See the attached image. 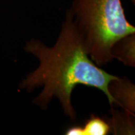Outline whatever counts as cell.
Returning <instances> with one entry per match:
<instances>
[{
    "label": "cell",
    "instance_id": "obj_1",
    "mask_svg": "<svg viewBox=\"0 0 135 135\" xmlns=\"http://www.w3.org/2000/svg\"><path fill=\"white\" fill-rule=\"evenodd\" d=\"M24 49L38 59L39 65L29 73L19 87L28 92L42 87L41 92L32 101L42 110L47 109L52 99L56 98L65 114L74 119L76 113L71 94L77 85L98 89L104 93L110 106L113 105L108 85L117 77L101 69L91 59L82 35L68 12L53 47L31 39Z\"/></svg>",
    "mask_w": 135,
    "mask_h": 135
},
{
    "label": "cell",
    "instance_id": "obj_2",
    "mask_svg": "<svg viewBox=\"0 0 135 135\" xmlns=\"http://www.w3.org/2000/svg\"><path fill=\"white\" fill-rule=\"evenodd\" d=\"M67 12L82 35L89 57L98 66L113 59L111 47L117 40L135 33L121 0H73Z\"/></svg>",
    "mask_w": 135,
    "mask_h": 135
},
{
    "label": "cell",
    "instance_id": "obj_3",
    "mask_svg": "<svg viewBox=\"0 0 135 135\" xmlns=\"http://www.w3.org/2000/svg\"><path fill=\"white\" fill-rule=\"evenodd\" d=\"M108 90L114 104L122 107L124 112L134 116L135 89L134 85L127 79L116 77L108 85Z\"/></svg>",
    "mask_w": 135,
    "mask_h": 135
},
{
    "label": "cell",
    "instance_id": "obj_4",
    "mask_svg": "<svg viewBox=\"0 0 135 135\" xmlns=\"http://www.w3.org/2000/svg\"><path fill=\"white\" fill-rule=\"evenodd\" d=\"M134 34L126 35L117 40L111 47L110 53L113 59H116L126 66L135 65Z\"/></svg>",
    "mask_w": 135,
    "mask_h": 135
},
{
    "label": "cell",
    "instance_id": "obj_5",
    "mask_svg": "<svg viewBox=\"0 0 135 135\" xmlns=\"http://www.w3.org/2000/svg\"><path fill=\"white\" fill-rule=\"evenodd\" d=\"M134 116L125 113H119L113 110L112 117L107 121L110 131L115 134H134V124L132 118Z\"/></svg>",
    "mask_w": 135,
    "mask_h": 135
},
{
    "label": "cell",
    "instance_id": "obj_6",
    "mask_svg": "<svg viewBox=\"0 0 135 135\" xmlns=\"http://www.w3.org/2000/svg\"><path fill=\"white\" fill-rule=\"evenodd\" d=\"M82 127L83 135H107L110 132L107 121L93 114Z\"/></svg>",
    "mask_w": 135,
    "mask_h": 135
},
{
    "label": "cell",
    "instance_id": "obj_7",
    "mask_svg": "<svg viewBox=\"0 0 135 135\" xmlns=\"http://www.w3.org/2000/svg\"><path fill=\"white\" fill-rule=\"evenodd\" d=\"M65 134L67 135H83V127L80 126H71L65 131Z\"/></svg>",
    "mask_w": 135,
    "mask_h": 135
},
{
    "label": "cell",
    "instance_id": "obj_8",
    "mask_svg": "<svg viewBox=\"0 0 135 135\" xmlns=\"http://www.w3.org/2000/svg\"><path fill=\"white\" fill-rule=\"evenodd\" d=\"M131 1H133V2L134 3V0H131Z\"/></svg>",
    "mask_w": 135,
    "mask_h": 135
}]
</instances>
